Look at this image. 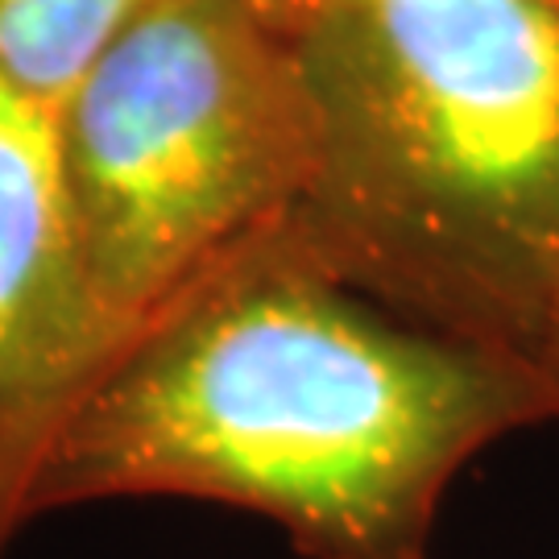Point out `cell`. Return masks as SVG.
Instances as JSON below:
<instances>
[{"mask_svg":"<svg viewBox=\"0 0 559 559\" xmlns=\"http://www.w3.org/2000/svg\"><path fill=\"white\" fill-rule=\"evenodd\" d=\"M551 423L514 353L406 320L282 237L207 270L117 348L34 485V522L216 501L302 559H431L452 480Z\"/></svg>","mask_w":559,"mask_h":559,"instance_id":"6da1fadb","label":"cell"},{"mask_svg":"<svg viewBox=\"0 0 559 559\" xmlns=\"http://www.w3.org/2000/svg\"><path fill=\"white\" fill-rule=\"evenodd\" d=\"M270 4L316 112L282 237L406 320L526 360L559 290V4Z\"/></svg>","mask_w":559,"mask_h":559,"instance_id":"7a4b0ae2","label":"cell"},{"mask_svg":"<svg viewBox=\"0 0 559 559\" xmlns=\"http://www.w3.org/2000/svg\"><path fill=\"white\" fill-rule=\"evenodd\" d=\"M55 117L87 278L120 344L274 237L316 175V112L270 0H162Z\"/></svg>","mask_w":559,"mask_h":559,"instance_id":"3957f363","label":"cell"},{"mask_svg":"<svg viewBox=\"0 0 559 559\" xmlns=\"http://www.w3.org/2000/svg\"><path fill=\"white\" fill-rule=\"evenodd\" d=\"M120 336L75 233L59 117L0 71V559L34 522V485Z\"/></svg>","mask_w":559,"mask_h":559,"instance_id":"277c9868","label":"cell"},{"mask_svg":"<svg viewBox=\"0 0 559 559\" xmlns=\"http://www.w3.org/2000/svg\"><path fill=\"white\" fill-rule=\"evenodd\" d=\"M162 0H0V71L59 108L104 50Z\"/></svg>","mask_w":559,"mask_h":559,"instance_id":"5b68a950","label":"cell"},{"mask_svg":"<svg viewBox=\"0 0 559 559\" xmlns=\"http://www.w3.org/2000/svg\"><path fill=\"white\" fill-rule=\"evenodd\" d=\"M526 365L539 373L547 406H551V423H559V290L547 307V316H543L539 336L526 348Z\"/></svg>","mask_w":559,"mask_h":559,"instance_id":"8992f818","label":"cell"},{"mask_svg":"<svg viewBox=\"0 0 559 559\" xmlns=\"http://www.w3.org/2000/svg\"><path fill=\"white\" fill-rule=\"evenodd\" d=\"M556 4H559V0H556Z\"/></svg>","mask_w":559,"mask_h":559,"instance_id":"52a82bcc","label":"cell"}]
</instances>
